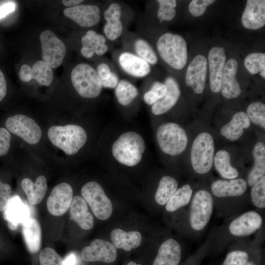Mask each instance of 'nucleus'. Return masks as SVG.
<instances>
[{
	"label": "nucleus",
	"mask_w": 265,
	"mask_h": 265,
	"mask_svg": "<svg viewBox=\"0 0 265 265\" xmlns=\"http://www.w3.org/2000/svg\"><path fill=\"white\" fill-rule=\"evenodd\" d=\"M184 215V229L187 238L199 237L212 216L214 202L210 190L206 187L194 189Z\"/></svg>",
	"instance_id": "nucleus-3"
},
{
	"label": "nucleus",
	"mask_w": 265,
	"mask_h": 265,
	"mask_svg": "<svg viewBox=\"0 0 265 265\" xmlns=\"http://www.w3.org/2000/svg\"><path fill=\"white\" fill-rule=\"evenodd\" d=\"M238 67L237 60L234 58H230L225 63L223 67L220 91L223 97L227 99L237 98L241 92L240 85L236 78Z\"/></svg>",
	"instance_id": "nucleus-17"
},
{
	"label": "nucleus",
	"mask_w": 265,
	"mask_h": 265,
	"mask_svg": "<svg viewBox=\"0 0 265 265\" xmlns=\"http://www.w3.org/2000/svg\"><path fill=\"white\" fill-rule=\"evenodd\" d=\"M254 165L247 174L246 181L251 187L259 179L265 176V144L259 141L254 146L252 151Z\"/></svg>",
	"instance_id": "nucleus-31"
},
{
	"label": "nucleus",
	"mask_w": 265,
	"mask_h": 265,
	"mask_svg": "<svg viewBox=\"0 0 265 265\" xmlns=\"http://www.w3.org/2000/svg\"><path fill=\"white\" fill-rule=\"evenodd\" d=\"M102 87L115 89L119 82V78L109 65L106 62L100 63L96 69Z\"/></svg>",
	"instance_id": "nucleus-38"
},
{
	"label": "nucleus",
	"mask_w": 265,
	"mask_h": 265,
	"mask_svg": "<svg viewBox=\"0 0 265 265\" xmlns=\"http://www.w3.org/2000/svg\"><path fill=\"white\" fill-rule=\"evenodd\" d=\"M207 68V59L202 54L196 55L187 67L186 84L196 94H202L205 90Z\"/></svg>",
	"instance_id": "nucleus-14"
},
{
	"label": "nucleus",
	"mask_w": 265,
	"mask_h": 265,
	"mask_svg": "<svg viewBox=\"0 0 265 265\" xmlns=\"http://www.w3.org/2000/svg\"><path fill=\"white\" fill-rule=\"evenodd\" d=\"M22 233L26 246L31 253L40 250L42 233L40 225L34 218L29 217L22 224Z\"/></svg>",
	"instance_id": "nucleus-29"
},
{
	"label": "nucleus",
	"mask_w": 265,
	"mask_h": 265,
	"mask_svg": "<svg viewBox=\"0 0 265 265\" xmlns=\"http://www.w3.org/2000/svg\"><path fill=\"white\" fill-rule=\"evenodd\" d=\"M250 125L251 122L246 113L238 111L233 115L230 121L221 128L220 133L226 139L235 141L242 135L244 130Z\"/></svg>",
	"instance_id": "nucleus-26"
},
{
	"label": "nucleus",
	"mask_w": 265,
	"mask_h": 265,
	"mask_svg": "<svg viewBox=\"0 0 265 265\" xmlns=\"http://www.w3.org/2000/svg\"><path fill=\"white\" fill-rule=\"evenodd\" d=\"M167 92V87L164 83L156 81L154 82L149 90L143 95V100L149 105L154 104L162 99Z\"/></svg>",
	"instance_id": "nucleus-43"
},
{
	"label": "nucleus",
	"mask_w": 265,
	"mask_h": 265,
	"mask_svg": "<svg viewBox=\"0 0 265 265\" xmlns=\"http://www.w3.org/2000/svg\"><path fill=\"white\" fill-rule=\"evenodd\" d=\"M118 62L122 70L133 77L144 78L151 72V66L148 62L130 52L120 53Z\"/></svg>",
	"instance_id": "nucleus-22"
},
{
	"label": "nucleus",
	"mask_w": 265,
	"mask_h": 265,
	"mask_svg": "<svg viewBox=\"0 0 265 265\" xmlns=\"http://www.w3.org/2000/svg\"><path fill=\"white\" fill-rule=\"evenodd\" d=\"M5 127L8 131L30 144H37L41 138L42 132L39 125L32 119L23 114L7 118Z\"/></svg>",
	"instance_id": "nucleus-11"
},
{
	"label": "nucleus",
	"mask_w": 265,
	"mask_h": 265,
	"mask_svg": "<svg viewBox=\"0 0 265 265\" xmlns=\"http://www.w3.org/2000/svg\"><path fill=\"white\" fill-rule=\"evenodd\" d=\"M263 222L261 214L253 210L231 216L211 232V244L224 246L250 236L261 230Z\"/></svg>",
	"instance_id": "nucleus-1"
},
{
	"label": "nucleus",
	"mask_w": 265,
	"mask_h": 265,
	"mask_svg": "<svg viewBox=\"0 0 265 265\" xmlns=\"http://www.w3.org/2000/svg\"><path fill=\"white\" fill-rule=\"evenodd\" d=\"M157 2L159 4L157 17L159 22L172 21L176 15V0H158Z\"/></svg>",
	"instance_id": "nucleus-42"
},
{
	"label": "nucleus",
	"mask_w": 265,
	"mask_h": 265,
	"mask_svg": "<svg viewBox=\"0 0 265 265\" xmlns=\"http://www.w3.org/2000/svg\"><path fill=\"white\" fill-rule=\"evenodd\" d=\"M182 257V247L173 238L165 240L159 246L153 265H178Z\"/></svg>",
	"instance_id": "nucleus-24"
},
{
	"label": "nucleus",
	"mask_w": 265,
	"mask_h": 265,
	"mask_svg": "<svg viewBox=\"0 0 265 265\" xmlns=\"http://www.w3.org/2000/svg\"><path fill=\"white\" fill-rule=\"evenodd\" d=\"M48 136L53 145L69 155L77 153L85 145L87 139L83 128L74 124L52 126L48 130Z\"/></svg>",
	"instance_id": "nucleus-6"
},
{
	"label": "nucleus",
	"mask_w": 265,
	"mask_h": 265,
	"mask_svg": "<svg viewBox=\"0 0 265 265\" xmlns=\"http://www.w3.org/2000/svg\"><path fill=\"white\" fill-rule=\"evenodd\" d=\"M122 14L121 5L115 2L110 4L104 11L103 15L106 22L103 26V31L105 37L110 41L117 40L123 32Z\"/></svg>",
	"instance_id": "nucleus-19"
},
{
	"label": "nucleus",
	"mask_w": 265,
	"mask_h": 265,
	"mask_svg": "<svg viewBox=\"0 0 265 265\" xmlns=\"http://www.w3.org/2000/svg\"><path fill=\"white\" fill-rule=\"evenodd\" d=\"M134 54L143 59L150 65L157 63L158 58L152 46L145 39L142 38L136 39L133 43Z\"/></svg>",
	"instance_id": "nucleus-37"
},
{
	"label": "nucleus",
	"mask_w": 265,
	"mask_h": 265,
	"mask_svg": "<svg viewBox=\"0 0 265 265\" xmlns=\"http://www.w3.org/2000/svg\"><path fill=\"white\" fill-rule=\"evenodd\" d=\"M243 27L258 29L265 25V0H248L241 17Z\"/></svg>",
	"instance_id": "nucleus-21"
},
{
	"label": "nucleus",
	"mask_w": 265,
	"mask_h": 265,
	"mask_svg": "<svg viewBox=\"0 0 265 265\" xmlns=\"http://www.w3.org/2000/svg\"><path fill=\"white\" fill-rule=\"evenodd\" d=\"M251 123L265 130V105L260 102L251 103L245 112Z\"/></svg>",
	"instance_id": "nucleus-40"
},
{
	"label": "nucleus",
	"mask_w": 265,
	"mask_h": 265,
	"mask_svg": "<svg viewBox=\"0 0 265 265\" xmlns=\"http://www.w3.org/2000/svg\"><path fill=\"white\" fill-rule=\"evenodd\" d=\"M15 5L12 2H7L0 6V20L15 10Z\"/></svg>",
	"instance_id": "nucleus-49"
},
{
	"label": "nucleus",
	"mask_w": 265,
	"mask_h": 265,
	"mask_svg": "<svg viewBox=\"0 0 265 265\" xmlns=\"http://www.w3.org/2000/svg\"><path fill=\"white\" fill-rule=\"evenodd\" d=\"M100 11L99 7L95 5L79 4L65 8L63 13L79 26L89 27L100 22Z\"/></svg>",
	"instance_id": "nucleus-16"
},
{
	"label": "nucleus",
	"mask_w": 265,
	"mask_h": 265,
	"mask_svg": "<svg viewBox=\"0 0 265 265\" xmlns=\"http://www.w3.org/2000/svg\"><path fill=\"white\" fill-rule=\"evenodd\" d=\"M127 265H141L140 264H136L134 261H131L128 263Z\"/></svg>",
	"instance_id": "nucleus-54"
},
{
	"label": "nucleus",
	"mask_w": 265,
	"mask_h": 265,
	"mask_svg": "<svg viewBox=\"0 0 265 265\" xmlns=\"http://www.w3.org/2000/svg\"><path fill=\"white\" fill-rule=\"evenodd\" d=\"M64 261V265H75L76 263V258L75 255L73 254H70L66 257Z\"/></svg>",
	"instance_id": "nucleus-51"
},
{
	"label": "nucleus",
	"mask_w": 265,
	"mask_h": 265,
	"mask_svg": "<svg viewBox=\"0 0 265 265\" xmlns=\"http://www.w3.org/2000/svg\"><path fill=\"white\" fill-rule=\"evenodd\" d=\"M84 1L83 0H63L62 2L63 4L68 7L74 6L80 4Z\"/></svg>",
	"instance_id": "nucleus-52"
},
{
	"label": "nucleus",
	"mask_w": 265,
	"mask_h": 265,
	"mask_svg": "<svg viewBox=\"0 0 265 265\" xmlns=\"http://www.w3.org/2000/svg\"><path fill=\"white\" fill-rule=\"evenodd\" d=\"M27 207L17 195L11 197L5 209L4 217L8 221L9 228L14 230L29 217Z\"/></svg>",
	"instance_id": "nucleus-28"
},
{
	"label": "nucleus",
	"mask_w": 265,
	"mask_h": 265,
	"mask_svg": "<svg viewBox=\"0 0 265 265\" xmlns=\"http://www.w3.org/2000/svg\"><path fill=\"white\" fill-rule=\"evenodd\" d=\"M137 87L126 80H121L115 88V95L118 103L123 106L130 105L137 97Z\"/></svg>",
	"instance_id": "nucleus-36"
},
{
	"label": "nucleus",
	"mask_w": 265,
	"mask_h": 265,
	"mask_svg": "<svg viewBox=\"0 0 265 265\" xmlns=\"http://www.w3.org/2000/svg\"><path fill=\"white\" fill-rule=\"evenodd\" d=\"M73 196L71 186L62 183L55 186L47 201V208L53 215L59 216L65 214L70 209Z\"/></svg>",
	"instance_id": "nucleus-13"
},
{
	"label": "nucleus",
	"mask_w": 265,
	"mask_h": 265,
	"mask_svg": "<svg viewBox=\"0 0 265 265\" xmlns=\"http://www.w3.org/2000/svg\"><path fill=\"white\" fill-rule=\"evenodd\" d=\"M11 135L5 128H0V156L7 154L10 146Z\"/></svg>",
	"instance_id": "nucleus-48"
},
{
	"label": "nucleus",
	"mask_w": 265,
	"mask_h": 265,
	"mask_svg": "<svg viewBox=\"0 0 265 265\" xmlns=\"http://www.w3.org/2000/svg\"><path fill=\"white\" fill-rule=\"evenodd\" d=\"M226 55L223 47H215L209 52L208 63L210 73V86L214 93L220 91V82L226 61Z\"/></svg>",
	"instance_id": "nucleus-20"
},
{
	"label": "nucleus",
	"mask_w": 265,
	"mask_h": 265,
	"mask_svg": "<svg viewBox=\"0 0 265 265\" xmlns=\"http://www.w3.org/2000/svg\"><path fill=\"white\" fill-rule=\"evenodd\" d=\"M164 83L167 87L165 95L151 107L152 112L156 115L164 114L170 110L176 104L181 95L180 86L174 78L167 77Z\"/></svg>",
	"instance_id": "nucleus-25"
},
{
	"label": "nucleus",
	"mask_w": 265,
	"mask_h": 265,
	"mask_svg": "<svg viewBox=\"0 0 265 265\" xmlns=\"http://www.w3.org/2000/svg\"><path fill=\"white\" fill-rule=\"evenodd\" d=\"M70 218L81 229L89 230L94 226L92 214L88 212L87 203L80 196H75L70 207Z\"/></svg>",
	"instance_id": "nucleus-27"
},
{
	"label": "nucleus",
	"mask_w": 265,
	"mask_h": 265,
	"mask_svg": "<svg viewBox=\"0 0 265 265\" xmlns=\"http://www.w3.org/2000/svg\"><path fill=\"white\" fill-rule=\"evenodd\" d=\"M156 138L162 152L173 156L182 154L186 149L188 143L186 130L174 122L160 125L157 131Z\"/></svg>",
	"instance_id": "nucleus-8"
},
{
	"label": "nucleus",
	"mask_w": 265,
	"mask_h": 265,
	"mask_svg": "<svg viewBox=\"0 0 265 265\" xmlns=\"http://www.w3.org/2000/svg\"><path fill=\"white\" fill-rule=\"evenodd\" d=\"M21 186L28 202L33 205L42 202L48 188L47 179L43 175L39 176L35 182L29 178H24L21 181Z\"/></svg>",
	"instance_id": "nucleus-30"
},
{
	"label": "nucleus",
	"mask_w": 265,
	"mask_h": 265,
	"mask_svg": "<svg viewBox=\"0 0 265 265\" xmlns=\"http://www.w3.org/2000/svg\"><path fill=\"white\" fill-rule=\"evenodd\" d=\"M249 255L247 251L235 249L227 254L223 265H246L249 261Z\"/></svg>",
	"instance_id": "nucleus-45"
},
{
	"label": "nucleus",
	"mask_w": 265,
	"mask_h": 265,
	"mask_svg": "<svg viewBox=\"0 0 265 265\" xmlns=\"http://www.w3.org/2000/svg\"><path fill=\"white\" fill-rule=\"evenodd\" d=\"M117 256V249L113 243L102 239H94L90 246L84 247L81 251L82 260L87 262L110 263L115 261Z\"/></svg>",
	"instance_id": "nucleus-15"
},
{
	"label": "nucleus",
	"mask_w": 265,
	"mask_h": 265,
	"mask_svg": "<svg viewBox=\"0 0 265 265\" xmlns=\"http://www.w3.org/2000/svg\"><path fill=\"white\" fill-rule=\"evenodd\" d=\"M6 88L5 78L2 71L0 69V102L6 95Z\"/></svg>",
	"instance_id": "nucleus-50"
},
{
	"label": "nucleus",
	"mask_w": 265,
	"mask_h": 265,
	"mask_svg": "<svg viewBox=\"0 0 265 265\" xmlns=\"http://www.w3.org/2000/svg\"><path fill=\"white\" fill-rule=\"evenodd\" d=\"M213 165L223 179L231 180L238 178L239 171L232 165L231 155L226 150L221 149L215 153Z\"/></svg>",
	"instance_id": "nucleus-33"
},
{
	"label": "nucleus",
	"mask_w": 265,
	"mask_h": 265,
	"mask_svg": "<svg viewBox=\"0 0 265 265\" xmlns=\"http://www.w3.org/2000/svg\"><path fill=\"white\" fill-rule=\"evenodd\" d=\"M20 79L24 82L35 80L39 84L48 86L53 79L52 67L44 61H38L30 67L27 64H23L19 72Z\"/></svg>",
	"instance_id": "nucleus-18"
},
{
	"label": "nucleus",
	"mask_w": 265,
	"mask_h": 265,
	"mask_svg": "<svg viewBox=\"0 0 265 265\" xmlns=\"http://www.w3.org/2000/svg\"><path fill=\"white\" fill-rule=\"evenodd\" d=\"M248 187L242 178L218 179L212 182L210 190L218 213L227 218L239 213L246 203L244 196Z\"/></svg>",
	"instance_id": "nucleus-2"
},
{
	"label": "nucleus",
	"mask_w": 265,
	"mask_h": 265,
	"mask_svg": "<svg viewBox=\"0 0 265 265\" xmlns=\"http://www.w3.org/2000/svg\"><path fill=\"white\" fill-rule=\"evenodd\" d=\"M194 189L189 184H186L177 190L165 205V210L173 212L187 207L192 197Z\"/></svg>",
	"instance_id": "nucleus-34"
},
{
	"label": "nucleus",
	"mask_w": 265,
	"mask_h": 265,
	"mask_svg": "<svg viewBox=\"0 0 265 265\" xmlns=\"http://www.w3.org/2000/svg\"><path fill=\"white\" fill-rule=\"evenodd\" d=\"M42 57L52 68H56L62 63L66 53L63 42L50 30L43 31L40 35Z\"/></svg>",
	"instance_id": "nucleus-12"
},
{
	"label": "nucleus",
	"mask_w": 265,
	"mask_h": 265,
	"mask_svg": "<svg viewBox=\"0 0 265 265\" xmlns=\"http://www.w3.org/2000/svg\"><path fill=\"white\" fill-rule=\"evenodd\" d=\"M212 135L208 132L198 133L194 139L190 151V162L193 172L200 177L211 171L215 155Z\"/></svg>",
	"instance_id": "nucleus-4"
},
{
	"label": "nucleus",
	"mask_w": 265,
	"mask_h": 265,
	"mask_svg": "<svg viewBox=\"0 0 265 265\" xmlns=\"http://www.w3.org/2000/svg\"><path fill=\"white\" fill-rule=\"evenodd\" d=\"M244 64L250 74L260 73L263 78H265V53H253L249 54L244 60Z\"/></svg>",
	"instance_id": "nucleus-39"
},
{
	"label": "nucleus",
	"mask_w": 265,
	"mask_h": 265,
	"mask_svg": "<svg viewBox=\"0 0 265 265\" xmlns=\"http://www.w3.org/2000/svg\"><path fill=\"white\" fill-rule=\"evenodd\" d=\"M113 244L116 248L130 251L137 248L142 240L141 234L138 231L127 232L120 229L113 230L110 235Z\"/></svg>",
	"instance_id": "nucleus-32"
},
{
	"label": "nucleus",
	"mask_w": 265,
	"mask_h": 265,
	"mask_svg": "<svg viewBox=\"0 0 265 265\" xmlns=\"http://www.w3.org/2000/svg\"><path fill=\"white\" fill-rule=\"evenodd\" d=\"M214 0H193L189 4V11L194 17H199L205 12L207 7L213 3Z\"/></svg>",
	"instance_id": "nucleus-46"
},
{
	"label": "nucleus",
	"mask_w": 265,
	"mask_h": 265,
	"mask_svg": "<svg viewBox=\"0 0 265 265\" xmlns=\"http://www.w3.org/2000/svg\"><path fill=\"white\" fill-rule=\"evenodd\" d=\"M246 265H259L258 264H256L255 262L252 261H249L248 263L246 264Z\"/></svg>",
	"instance_id": "nucleus-53"
},
{
	"label": "nucleus",
	"mask_w": 265,
	"mask_h": 265,
	"mask_svg": "<svg viewBox=\"0 0 265 265\" xmlns=\"http://www.w3.org/2000/svg\"><path fill=\"white\" fill-rule=\"evenodd\" d=\"M250 198L252 204L257 209L263 210L265 208V176L251 186Z\"/></svg>",
	"instance_id": "nucleus-41"
},
{
	"label": "nucleus",
	"mask_w": 265,
	"mask_h": 265,
	"mask_svg": "<svg viewBox=\"0 0 265 265\" xmlns=\"http://www.w3.org/2000/svg\"><path fill=\"white\" fill-rule=\"evenodd\" d=\"M10 186L0 180V212L5 210L11 198Z\"/></svg>",
	"instance_id": "nucleus-47"
},
{
	"label": "nucleus",
	"mask_w": 265,
	"mask_h": 265,
	"mask_svg": "<svg viewBox=\"0 0 265 265\" xmlns=\"http://www.w3.org/2000/svg\"><path fill=\"white\" fill-rule=\"evenodd\" d=\"M161 59L172 68L181 70L187 60V48L186 40L181 35L170 32L162 34L156 44Z\"/></svg>",
	"instance_id": "nucleus-7"
},
{
	"label": "nucleus",
	"mask_w": 265,
	"mask_h": 265,
	"mask_svg": "<svg viewBox=\"0 0 265 265\" xmlns=\"http://www.w3.org/2000/svg\"><path fill=\"white\" fill-rule=\"evenodd\" d=\"M71 79L74 88L83 98H94L102 92L103 87L96 69L89 64L81 63L75 66Z\"/></svg>",
	"instance_id": "nucleus-9"
},
{
	"label": "nucleus",
	"mask_w": 265,
	"mask_h": 265,
	"mask_svg": "<svg viewBox=\"0 0 265 265\" xmlns=\"http://www.w3.org/2000/svg\"><path fill=\"white\" fill-rule=\"evenodd\" d=\"M178 183L174 177L165 175L160 180L156 190L155 200L160 206L165 205L178 189Z\"/></svg>",
	"instance_id": "nucleus-35"
},
{
	"label": "nucleus",
	"mask_w": 265,
	"mask_h": 265,
	"mask_svg": "<svg viewBox=\"0 0 265 265\" xmlns=\"http://www.w3.org/2000/svg\"><path fill=\"white\" fill-rule=\"evenodd\" d=\"M81 195L98 219L105 220L110 217L113 210L112 203L99 183H87L81 189Z\"/></svg>",
	"instance_id": "nucleus-10"
},
{
	"label": "nucleus",
	"mask_w": 265,
	"mask_h": 265,
	"mask_svg": "<svg viewBox=\"0 0 265 265\" xmlns=\"http://www.w3.org/2000/svg\"><path fill=\"white\" fill-rule=\"evenodd\" d=\"M145 150V143L142 137L132 131L122 133L111 148L113 158L128 166L137 164L141 161Z\"/></svg>",
	"instance_id": "nucleus-5"
},
{
	"label": "nucleus",
	"mask_w": 265,
	"mask_h": 265,
	"mask_svg": "<svg viewBox=\"0 0 265 265\" xmlns=\"http://www.w3.org/2000/svg\"><path fill=\"white\" fill-rule=\"evenodd\" d=\"M39 259L40 265H64V259L51 247L42 249Z\"/></svg>",
	"instance_id": "nucleus-44"
},
{
	"label": "nucleus",
	"mask_w": 265,
	"mask_h": 265,
	"mask_svg": "<svg viewBox=\"0 0 265 265\" xmlns=\"http://www.w3.org/2000/svg\"><path fill=\"white\" fill-rule=\"evenodd\" d=\"M106 41V38L103 35L93 30H88L81 39V55L87 58L92 57L95 54L99 56L103 55L108 50Z\"/></svg>",
	"instance_id": "nucleus-23"
}]
</instances>
